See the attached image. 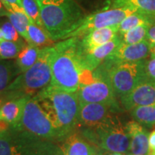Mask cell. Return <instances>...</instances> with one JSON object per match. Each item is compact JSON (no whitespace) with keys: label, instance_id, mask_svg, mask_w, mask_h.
<instances>
[{"label":"cell","instance_id":"22","mask_svg":"<svg viewBox=\"0 0 155 155\" xmlns=\"http://www.w3.org/2000/svg\"><path fill=\"white\" fill-rule=\"evenodd\" d=\"M18 75L15 61L0 59V92L4 91Z\"/></svg>","mask_w":155,"mask_h":155},{"label":"cell","instance_id":"42","mask_svg":"<svg viewBox=\"0 0 155 155\" xmlns=\"http://www.w3.org/2000/svg\"><path fill=\"white\" fill-rule=\"evenodd\" d=\"M96 155H105V152H104V151H103V150H101L100 152Z\"/></svg>","mask_w":155,"mask_h":155},{"label":"cell","instance_id":"3","mask_svg":"<svg viewBox=\"0 0 155 155\" xmlns=\"http://www.w3.org/2000/svg\"><path fill=\"white\" fill-rule=\"evenodd\" d=\"M43 28L54 42L63 40L86 16L74 0H37Z\"/></svg>","mask_w":155,"mask_h":155},{"label":"cell","instance_id":"9","mask_svg":"<svg viewBox=\"0 0 155 155\" xmlns=\"http://www.w3.org/2000/svg\"><path fill=\"white\" fill-rule=\"evenodd\" d=\"M145 60L134 62H124L116 64L109 68H105L108 72L110 81L116 98L127 95L139 83L149 78L145 73Z\"/></svg>","mask_w":155,"mask_h":155},{"label":"cell","instance_id":"17","mask_svg":"<svg viewBox=\"0 0 155 155\" xmlns=\"http://www.w3.org/2000/svg\"><path fill=\"white\" fill-rule=\"evenodd\" d=\"M121 42V37L118 34L113 40L95 48L88 53L81 55L83 67L85 70L94 71L110 55Z\"/></svg>","mask_w":155,"mask_h":155},{"label":"cell","instance_id":"5","mask_svg":"<svg viewBox=\"0 0 155 155\" xmlns=\"http://www.w3.org/2000/svg\"><path fill=\"white\" fill-rule=\"evenodd\" d=\"M56 145L12 126L0 131V155H42Z\"/></svg>","mask_w":155,"mask_h":155},{"label":"cell","instance_id":"44","mask_svg":"<svg viewBox=\"0 0 155 155\" xmlns=\"http://www.w3.org/2000/svg\"><path fill=\"white\" fill-rule=\"evenodd\" d=\"M0 106H1V105H0Z\"/></svg>","mask_w":155,"mask_h":155},{"label":"cell","instance_id":"37","mask_svg":"<svg viewBox=\"0 0 155 155\" xmlns=\"http://www.w3.org/2000/svg\"><path fill=\"white\" fill-rule=\"evenodd\" d=\"M5 94V91H4L2 92H0V105H2V101L5 100V98H9L8 96H5L4 97V95Z\"/></svg>","mask_w":155,"mask_h":155},{"label":"cell","instance_id":"32","mask_svg":"<svg viewBox=\"0 0 155 155\" xmlns=\"http://www.w3.org/2000/svg\"><path fill=\"white\" fill-rule=\"evenodd\" d=\"M149 150L155 152V129L149 135Z\"/></svg>","mask_w":155,"mask_h":155},{"label":"cell","instance_id":"13","mask_svg":"<svg viewBox=\"0 0 155 155\" xmlns=\"http://www.w3.org/2000/svg\"><path fill=\"white\" fill-rule=\"evenodd\" d=\"M119 99L120 105L127 111L137 106L155 104V80L145 79Z\"/></svg>","mask_w":155,"mask_h":155},{"label":"cell","instance_id":"21","mask_svg":"<svg viewBox=\"0 0 155 155\" xmlns=\"http://www.w3.org/2000/svg\"><path fill=\"white\" fill-rule=\"evenodd\" d=\"M154 23H155V15L137 11L121 21L119 25V34L122 35L127 31L139 25H151Z\"/></svg>","mask_w":155,"mask_h":155},{"label":"cell","instance_id":"39","mask_svg":"<svg viewBox=\"0 0 155 155\" xmlns=\"http://www.w3.org/2000/svg\"><path fill=\"white\" fill-rule=\"evenodd\" d=\"M7 127H8V125L6 124L3 123V122H0V131H1L2 130H3V129H5L7 128Z\"/></svg>","mask_w":155,"mask_h":155},{"label":"cell","instance_id":"23","mask_svg":"<svg viewBox=\"0 0 155 155\" xmlns=\"http://www.w3.org/2000/svg\"><path fill=\"white\" fill-rule=\"evenodd\" d=\"M130 114L134 121L142 126L155 125V104L137 106L130 110Z\"/></svg>","mask_w":155,"mask_h":155},{"label":"cell","instance_id":"33","mask_svg":"<svg viewBox=\"0 0 155 155\" xmlns=\"http://www.w3.org/2000/svg\"><path fill=\"white\" fill-rule=\"evenodd\" d=\"M42 155H61L59 145H57V146H55L52 150H50V151H48V152Z\"/></svg>","mask_w":155,"mask_h":155},{"label":"cell","instance_id":"12","mask_svg":"<svg viewBox=\"0 0 155 155\" xmlns=\"http://www.w3.org/2000/svg\"><path fill=\"white\" fill-rule=\"evenodd\" d=\"M117 111L108 104L100 103H80L78 125L85 128H94L108 121Z\"/></svg>","mask_w":155,"mask_h":155},{"label":"cell","instance_id":"31","mask_svg":"<svg viewBox=\"0 0 155 155\" xmlns=\"http://www.w3.org/2000/svg\"><path fill=\"white\" fill-rule=\"evenodd\" d=\"M147 40L151 44H155V23L149 26Z\"/></svg>","mask_w":155,"mask_h":155},{"label":"cell","instance_id":"6","mask_svg":"<svg viewBox=\"0 0 155 155\" xmlns=\"http://www.w3.org/2000/svg\"><path fill=\"white\" fill-rule=\"evenodd\" d=\"M82 135L104 152H129V137L126 128L115 116L96 127L85 128Z\"/></svg>","mask_w":155,"mask_h":155},{"label":"cell","instance_id":"25","mask_svg":"<svg viewBox=\"0 0 155 155\" xmlns=\"http://www.w3.org/2000/svg\"><path fill=\"white\" fill-rule=\"evenodd\" d=\"M131 7L139 12L155 15V0H114L112 7Z\"/></svg>","mask_w":155,"mask_h":155},{"label":"cell","instance_id":"15","mask_svg":"<svg viewBox=\"0 0 155 155\" xmlns=\"http://www.w3.org/2000/svg\"><path fill=\"white\" fill-rule=\"evenodd\" d=\"M61 142L59 147L61 155H96L101 150L82 134L75 131Z\"/></svg>","mask_w":155,"mask_h":155},{"label":"cell","instance_id":"1","mask_svg":"<svg viewBox=\"0 0 155 155\" xmlns=\"http://www.w3.org/2000/svg\"><path fill=\"white\" fill-rule=\"evenodd\" d=\"M61 133L62 141L78 125L80 101L75 93L48 86L34 95Z\"/></svg>","mask_w":155,"mask_h":155},{"label":"cell","instance_id":"10","mask_svg":"<svg viewBox=\"0 0 155 155\" xmlns=\"http://www.w3.org/2000/svg\"><path fill=\"white\" fill-rule=\"evenodd\" d=\"M137 9L131 7H112L84 17L79 26L70 33L66 38H82L91 31L106 27L118 25L127 16L137 12Z\"/></svg>","mask_w":155,"mask_h":155},{"label":"cell","instance_id":"41","mask_svg":"<svg viewBox=\"0 0 155 155\" xmlns=\"http://www.w3.org/2000/svg\"><path fill=\"white\" fill-rule=\"evenodd\" d=\"M147 155H155V152H154V151H152V150H149Z\"/></svg>","mask_w":155,"mask_h":155},{"label":"cell","instance_id":"36","mask_svg":"<svg viewBox=\"0 0 155 155\" xmlns=\"http://www.w3.org/2000/svg\"><path fill=\"white\" fill-rule=\"evenodd\" d=\"M150 56L155 58V44H151Z\"/></svg>","mask_w":155,"mask_h":155},{"label":"cell","instance_id":"7","mask_svg":"<svg viewBox=\"0 0 155 155\" xmlns=\"http://www.w3.org/2000/svg\"><path fill=\"white\" fill-rule=\"evenodd\" d=\"M12 127L23 129L46 140L55 142L62 141L59 130L35 96L27 102L20 121Z\"/></svg>","mask_w":155,"mask_h":155},{"label":"cell","instance_id":"4","mask_svg":"<svg viewBox=\"0 0 155 155\" xmlns=\"http://www.w3.org/2000/svg\"><path fill=\"white\" fill-rule=\"evenodd\" d=\"M55 48L53 45L40 48L35 63L25 72L20 73L12 81L5 91L12 98L24 95L33 96L49 86L52 77V61Z\"/></svg>","mask_w":155,"mask_h":155},{"label":"cell","instance_id":"38","mask_svg":"<svg viewBox=\"0 0 155 155\" xmlns=\"http://www.w3.org/2000/svg\"><path fill=\"white\" fill-rule=\"evenodd\" d=\"M105 155H128V154H126V153H120V152H105Z\"/></svg>","mask_w":155,"mask_h":155},{"label":"cell","instance_id":"24","mask_svg":"<svg viewBox=\"0 0 155 155\" xmlns=\"http://www.w3.org/2000/svg\"><path fill=\"white\" fill-rule=\"evenodd\" d=\"M28 33L30 40V44H33L38 47L53 45L54 41L50 38L48 32L32 21H30L28 25Z\"/></svg>","mask_w":155,"mask_h":155},{"label":"cell","instance_id":"2","mask_svg":"<svg viewBox=\"0 0 155 155\" xmlns=\"http://www.w3.org/2000/svg\"><path fill=\"white\" fill-rule=\"evenodd\" d=\"M79 38H70L54 45L52 77L50 86L67 92L75 93L84 68L78 49Z\"/></svg>","mask_w":155,"mask_h":155},{"label":"cell","instance_id":"26","mask_svg":"<svg viewBox=\"0 0 155 155\" xmlns=\"http://www.w3.org/2000/svg\"><path fill=\"white\" fill-rule=\"evenodd\" d=\"M26 44L25 42H12L7 40H0V59L9 60L17 58Z\"/></svg>","mask_w":155,"mask_h":155},{"label":"cell","instance_id":"18","mask_svg":"<svg viewBox=\"0 0 155 155\" xmlns=\"http://www.w3.org/2000/svg\"><path fill=\"white\" fill-rule=\"evenodd\" d=\"M24 95L7 101L0 106V122L8 126H15L20 121L27 102L32 97Z\"/></svg>","mask_w":155,"mask_h":155},{"label":"cell","instance_id":"34","mask_svg":"<svg viewBox=\"0 0 155 155\" xmlns=\"http://www.w3.org/2000/svg\"><path fill=\"white\" fill-rule=\"evenodd\" d=\"M7 12L8 11L7 10L5 6L3 5L2 0H0V17H7Z\"/></svg>","mask_w":155,"mask_h":155},{"label":"cell","instance_id":"40","mask_svg":"<svg viewBox=\"0 0 155 155\" xmlns=\"http://www.w3.org/2000/svg\"><path fill=\"white\" fill-rule=\"evenodd\" d=\"M4 40V36H3L2 31L1 29H0V40Z\"/></svg>","mask_w":155,"mask_h":155},{"label":"cell","instance_id":"30","mask_svg":"<svg viewBox=\"0 0 155 155\" xmlns=\"http://www.w3.org/2000/svg\"><path fill=\"white\" fill-rule=\"evenodd\" d=\"M145 73L150 79L155 80V58L150 56V59L145 60Z\"/></svg>","mask_w":155,"mask_h":155},{"label":"cell","instance_id":"29","mask_svg":"<svg viewBox=\"0 0 155 155\" xmlns=\"http://www.w3.org/2000/svg\"><path fill=\"white\" fill-rule=\"evenodd\" d=\"M2 31L4 39L7 40L12 42H22V38L19 35L17 31L15 30L11 22H9V19L7 21H5L0 27Z\"/></svg>","mask_w":155,"mask_h":155},{"label":"cell","instance_id":"8","mask_svg":"<svg viewBox=\"0 0 155 155\" xmlns=\"http://www.w3.org/2000/svg\"><path fill=\"white\" fill-rule=\"evenodd\" d=\"M93 75L94 79L80 85L76 91L80 103L106 104L120 111L121 105L116 100L108 71L100 65L93 71Z\"/></svg>","mask_w":155,"mask_h":155},{"label":"cell","instance_id":"28","mask_svg":"<svg viewBox=\"0 0 155 155\" xmlns=\"http://www.w3.org/2000/svg\"><path fill=\"white\" fill-rule=\"evenodd\" d=\"M21 2L23 9L30 20L38 26L44 29L40 15V7L37 0H21Z\"/></svg>","mask_w":155,"mask_h":155},{"label":"cell","instance_id":"19","mask_svg":"<svg viewBox=\"0 0 155 155\" xmlns=\"http://www.w3.org/2000/svg\"><path fill=\"white\" fill-rule=\"evenodd\" d=\"M2 2L8 11L7 15V19L14 26L19 35L30 44V40L28 33V28L31 20L25 13L23 7L14 4H10L4 0H2Z\"/></svg>","mask_w":155,"mask_h":155},{"label":"cell","instance_id":"16","mask_svg":"<svg viewBox=\"0 0 155 155\" xmlns=\"http://www.w3.org/2000/svg\"><path fill=\"white\" fill-rule=\"evenodd\" d=\"M125 128L130 139L129 153L134 155H147L150 149L148 130L134 120L128 122Z\"/></svg>","mask_w":155,"mask_h":155},{"label":"cell","instance_id":"27","mask_svg":"<svg viewBox=\"0 0 155 155\" xmlns=\"http://www.w3.org/2000/svg\"><path fill=\"white\" fill-rule=\"evenodd\" d=\"M150 25H142L127 31L121 37V42L124 44H135L147 40V31Z\"/></svg>","mask_w":155,"mask_h":155},{"label":"cell","instance_id":"14","mask_svg":"<svg viewBox=\"0 0 155 155\" xmlns=\"http://www.w3.org/2000/svg\"><path fill=\"white\" fill-rule=\"evenodd\" d=\"M119 34V25L96 29L79 38L78 49L81 55L88 53L111 40Z\"/></svg>","mask_w":155,"mask_h":155},{"label":"cell","instance_id":"43","mask_svg":"<svg viewBox=\"0 0 155 155\" xmlns=\"http://www.w3.org/2000/svg\"><path fill=\"white\" fill-rule=\"evenodd\" d=\"M128 155H134V154H128Z\"/></svg>","mask_w":155,"mask_h":155},{"label":"cell","instance_id":"11","mask_svg":"<svg viewBox=\"0 0 155 155\" xmlns=\"http://www.w3.org/2000/svg\"><path fill=\"white\" fill-rule=\"evenodd\" d=\"M151 43L147 40L135 44H121L101 64L109 68L116 64L147 59L150 55Z\"/></svg>","mask_w":155,"mask_h":155},{"label":"cell","instance_id":"35","mask_svg":"<svg viewBox=\"0 0 155 155\" xmlns=\"http://www.w3.org/2000/svg\"><path fill=\"white\" fill-rule=\"evenodd\" d=\"M4 1L7 2H9L10 4H14V5H19V6H21V7H22V2H21V0H4Z\"/></svg>","mask_w":155,"mask_h":155},{"label":"cell","instance_id":"20","mask_svg":"<svg viewBox=\"0 0 155 155\" xmlns=\"http://www.w3.org/2000/svg\"><path fill=\"white\" fill-rule=\"evenodd\" d=\"M40 50V47L29 43L21 50L15 61L19 74L28 71L34 65L38 58Z\"/></svg>","mask_w":155,"mask_h":155}]
</instances>
